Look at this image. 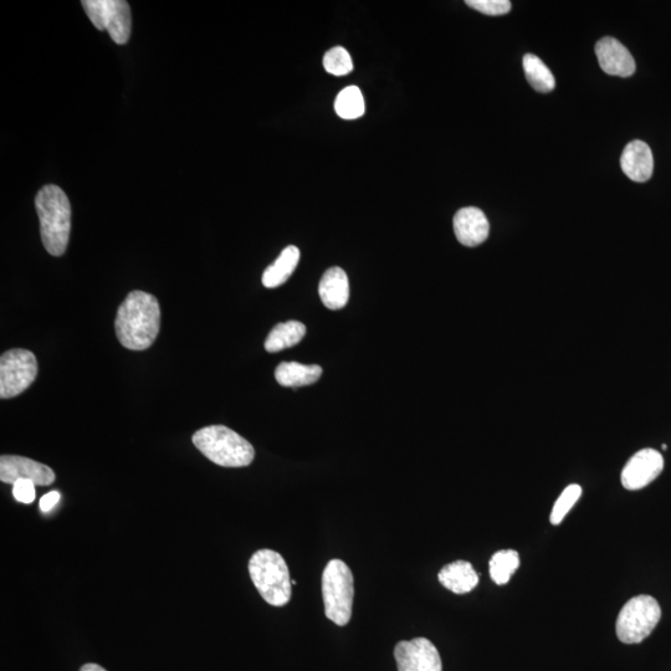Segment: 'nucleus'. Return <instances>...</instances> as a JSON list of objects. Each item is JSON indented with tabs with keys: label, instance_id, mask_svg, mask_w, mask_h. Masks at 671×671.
<instances>
[{
	"label": "nucleus",
	"instance_id": "a211bd4d",
	"mask_svg": "<svg viewBox=\"0 0 671 671\" xmlns=\"http://www.w3.org/2000/svg\"><path fill=\"white\" fill-rule=\"evenodd\" d=\"M300 261V250L295 245L285 248L281 252L278 260L271 264L263 274V284L265 288L275 289L286 283L293 275L297 264Z\"/></svg>",
	"mask_w": 671,
	"mask_h": 671
},
{
	"label": "nucleus",
	"instance_id": "7ed1b4c3",
	"mask_svg": "<svg viewBox=\"0 0 671 671\" xmlns=\"http://www.w3.org/2000/svg\"><path fill=\"white\" fill-rule=\"evenodd\" d=\"M192 442L210 462L224 468H244L255 458L253 445L224 425L199 429L193 434Z\"/></svg>",
	"mask_w": 671,
	"mask_h": 671
},
{
	"label": "nucleus",
	"instance_id": "ddd939ff",
	"mask_svg": "<svg viewBox=\"0 0 671 671\" xmlns=\"http://www.w3.org/2000/svg\"><path fill=\"white\" fill-rule=\"evenodd\" d=\"M454 232L460 244L474 248L489 238L490 224L483 210L476 207L460 209L455 214Z\"/></svg>",
	"mask_w": 671,
	"mask_h": 671
},
{
	"label": "nucleus",
	"instance_id": "9d476101",
	"mask_svg": "<svg viewBox=\"0 0 671 671\" xmlns=\"http://www.w3.org/2000/svg\"><path fill=\"white\" fill-rule=\"evenodd\" d=\"M664 469L663 455L654 449L635 453L622 471V485L630 491L640 490L653 483Z\"/></svg>",
	"mask_w": 671,
	"mask_h": 671
},
{
	"label": "nucleus",
	"instance_id": "2eb2a0df",
	"mask_svg": "<svg viewBox=\"0 0 671 671\" xmlns=\"http://www.w3.org/2000/svg\"><path fill=\"white\" fill-rule=\"evenodd\" d=\"M319 294L327 309H343L350 299V283L345 270L337 266L327 270L320 281Z\"/></svg>",
	"mask_w": 671,
	"mask_h": 671
},
{
	"label": "nucleus",
	"instance_id": "20e7f679",
	"mask_svg": "<svg viewBox=\"0 0 671 671\" xmlns=\"http://www.w3.org/2000/svg\"><path fill=\"white\" fill-rule=\"evenodd\" d=\"M249 575L260 596L274 607H284L291 598L290 571L280 555L273 550H259L249 561Z\"/></svg>",
	"mask_w": 671,
	"mask_h": 671
},
{
	"label": "nucleus",
	"instance_id": "cd10ccee",
	"mask_svg": "<svg viewBox=\"0 0 671 671\" xmlns=\"http://www.w3.org/2000/svg\"><path fill=\"white\" fill-rule=\"evenodd\" d=\"M80 671H107V670L100 667V665L90 663V664L83 665V667H81Z\"/></svg>",
	"mask_w": 671,
	"mask_h": 671
},
{
	"label": "nucleus",
	"instance_id": "423d86ee",
	"mask_svg": "<svg viewBox=\"0 0 671 671\" xmlns=\"http://www.w3.org/2000/svg\"><path fill=\"white\" fill-rule=\"evenodd\" d=\"M662 618L657 599L647 594L630 599L619 613L616 629L624 644H639L657 628Z\"/></svg>",
	"mask_w": 671,
	"mask_h": 671
},
{
	"label": "nucleus",
	"instance_id": "f8f14e48",
	"mask_svg": "<svg viewBox=\"0 0 671 671\" xmlns=\"http://www.w3.org/2000/svg\"><path fill=\"white\" fill-rule=\"evenodd\" d=\"M596 55L604 73L629 78L637 70L632 54L617 39L606 37L596 44Z\"/></svg>",
	"mask_w": 671,
	"mask_h": 671
},
{
	"label": "nucleus",
	"instance_id": "aec40b11",
	"mask_svg": "<svg viewBox=\"0 0 671 671\" xmlns=\"http://www.w3.org/2000/svg\"><path fill=\"white\" fill-rule=\"evenodd\" d=\"M524 71L527 81L537 92L547 94V92L555 89V76L539 56L526 54L524 56Z\"/></svg>",
	"mask_w": 671,
	"mask_h": 671
},
{
	"label": "nucleus",
	"instance_id": "f03ea898",
	"mask_svg": "<svg viewBox=\"0 0 671 671\" xmlns=\"http://www.w3.org/2000/svg\"><path fill=\"white\" fill-rule=\"evenodd\" d=\"M40 220V235L50 255L61 256L68 249L71 232V206L63 189L55 184L40 189L35 198Z\"/></svg>",
	"mask_w": 671,
	"mask_h": 671
},
{
	"label": "nucleus",
	"instance_id": "b1692460",
	"mask_svg": "<svg viewBox=\"0 0 671 671\" xmlns=\"http://www.w3.org/2000/svg\"><path fill=\"white\" fill-rule=\"evenodd\" d=\"M324 68L327 73L335 76L350 74L353 70L351 55L342 46H336L325 54Z\"/></svg>",
	"mask_w": 671,
	"mask_h": 671
},
{
	"label": "nucleus",
	"instance_id": "1a4fd4ad",
	"mask_svg": "<svg viewBox=\"0 0 671 671\" xmlns=\"http://www.w3.org/2000/svg\"><path fill=\"white\" fill-rule=\"evenodd\" d=\"M398 671H443L437 647L427 638L403 640L394 649Z\"/></svg>",
	"mask_w": 671,
	"mask_h": 671
},
{
	"label": "nucleus",
	"instance_id": "4be33fe9",
	"mask_svg": "<svg viewBox=\"0 0 671 671\" xmlns=\"http://www.w3.org/2000/svg\"><path fill=\"white\" fill-rule=\"evenodd\" d=\"M520 566L519 553L514 550L496 552L490 560V577L496 585L504 586Z\"/></svg>",
	"mask_w": 671,
	"mask_h": 671
},
{
	"label": "nucleus",
	"instance_id": "6ab92c4d",
	"mask_svg": "<svg viewBox=\"0 0 671 671\" xmlns=\"http://www.w3.org/2000/svg\"><path fill=\"white\" fill-rule=\"evenodd\" d=\"M306 335V327L299 321H288L279 324L271 330L265 341V350L276 353L294 347Z\"/></svg>",
	"mask_w": 671,
	"mask_h": 671
},
{
	"label": "nucleus",
	"instance_id": "39448f33",
	"mask_svg": "<svg viewBox=\"0 0 671 671\" xmlns=\"http://www.w3.org/2000/svg\"><path fill=\"white\" fill-rule=\"evenodd\" d=\"M322 597L326 617L337 626L345 627L351 621L355 581L345 562L332 560L322 575Z\"/></svg>",
	"mask_w": 671,
	"mask_h": 671
},
{
	"label": "nucleus",
	"instance_id": "bb28decb",
	"mask_svg": "<svg viewBox=\"0 0 671 671\" xmlns=\"http://www.w3.org/2000/svg\"><path fill=\"white\" fill-rule=\"evenodd\" d=\"M59 501L60 494L58 491H50V493L44 495L43 498L40 499V510L43 512H49L53 510L56 505H58Z\"/></svg>",
	"mask_w": 671,
	"mask_h": 671
},
{
	"label": "nucleus",
	"instance_id": "0eeeda50",
	"mask_svg": "<svg viewBox=\"0 0 671 671\" xmlns=\"http://www.w3.org/2000/svg\"><path fill=\"white\" fill-rule=\"evenodd\" d=\"M38 376V361L33 352L15 348L0 357V397H18Z\"/></svg>",
	"mask_w": 671,
	"mask_h": 671
},
{
	"label": "nucleus",
	"instance_id": "f3484780",
	"mask_svg": "<svg viewBox=\"0 0 671 671\" xmlns=\"http://www.w3.org/2000/svg\"><path fill=\"white\" fill-rule=\"evenodd\" d=\"M322 376V368L317 365L306 366L297 362L280 363L275 371L276 381L283 387H304L314 384Z\"/></svg>",
	"mask_w": 671,
	"mask_h": 671
},
{
	"label": "nucleus",
	"instance_id": "a878e982",
	"mask_svg": "<svg viewBox=\"0 0 671 671\" xmlns=\"http://www.w3.org/2000/svg\"><path fill=\"white\" fill-rule=\"evenodd\" d=\"M35 485L33 481L30 480H18L17 483L13 485V495L14 499L18 503L22 504H32L35 498H37V490H35Z\"/></svg>",
	"mask_w": 671,
	"mask_h": 671
},
{
	"label": "nucleus",
	"instance_id": "9b49d317",
	"mask_svg": "<svg viewBox=\"0 0 671 671\" xmlns=\"http://www.w3.org/2000/svg\"><path fill=\"white\" fill-rule=\"evenodd\" d=\"M30 480L38 486L55 483L56 475L48 465L19 455H3L0 458V480L5 484H15L18 480Z\"/></svg>",
	"mask_w": 671,
	"mask_h": 671
},
{
	"label": "nucleus",
	"instance_id": "393cba45",
	"mask_svg": "<svg viewBox=\"0 0 671 671\" xmlns=\"http://www.w3.org/2000/svg\"><path fill=\"white\" fill-rule=\"evenodd\" d=\"M466 5L480 13L491 15V17L505 15L511 10L509 0H466Z\"/></svg>",
	"mask_w": 671,
	"mask_h": 671
},
{
	"label": "nucleus",
	"instance_id": "6e6552de",
	"mask_svg": "<svg viewBox=\"0 0 671 671\" xmlns=\"http://www.w3.org/2000/svg\"><path fill=\"white\" fill-rule=\"evenodd\" d=\"M83 7L95 28L107 30L116 44L130 40L132 15L125 0H84Z\"/></svg>",
	"mask_w": 671,
	"mask_h": 671
},
{
	"label": "nucleus",
	"instance_id": "412c9836",
	"mask_svg": "<svg viewBox=\"0 0 671 671\" xmlns=\"http://www.w3.org/2000/svg\"><path fill=\"white\" fill-rule=\"evenodd\" d=\"M335 110L341 119H360L366 112L365 99L357 86H348L337 95Z\"/></svg>",
	"mask_w": 671,
	"mask_h": 671
},
{
	"label": "nucleus",
	"instance_id": "f257e3e1",
	"mask_svg": "<svg viewBox=\"0 0 671 671\" xmlns=\"http://www.w3.org/2000/svg\"><path fill=\"white\" fill-rule=\"evenodd\" d=\"M115 330L127 350H147L160 334V302L145 291H132L117 310Z\"/></svg>",
	"mask_w": 671,
	"mask_h": 671
},
{
	"label": "nucleus",
	"instance_id": "4468645a",
	"mask_svg": "<svg viewBox=\"0 0 671 671\" xmlns=\"http://www.w3.org/2000/svg\"><path fill=\"white\" fill-rule=\"evenodd\" d=\"M621 167L624 174L633 182L644 183L649 181L654 171V158L647 143L643 141L630 142L622 153Z\"/></svg>",
	"mask_w": 671,
	"mask_h": 671
},
{
	"label": "nucleus",
	"instance_id": "c85d7f7f",
	"mask_svg": "<svg viewBox=\"0 0 671 671\" xmlns=\"http://www.w3.org/2000/svg\"><path fill=\"white\" fill-rule=\"evenodd\" d=\"M291 585L296 586L297 582L295 580H291Z\"/></svg>",
	"mask_w": 671,
	"mask_h": 671
},
{
	"label": "nucleus",
	"instance_id": "5701e85b",
	"mask_svg": "<svg viewBox=\"0 0 671 671\" xmlns=\"http://www.w3.org/2000/svg\"><path fill=\"white\" fill-rule=\"evenodd\" d=\"M581 495L582 488L577 484H572L563 490L560 498H558L555 506H553L550 517L551 524L560 525L568 512L571 511L572 507L575 506L578 500H580Z\"/></svg>",
	"mask_w": 671,
	"mask_h": 671
},
{
	"label": "nucleus",
	"instance_id": "dca6fc26",
	"mask_svg": "<svg viewBox=\"0 0 671 671\" xmlns=\"http://www.w3.org/2000/svg\"><path fill=\"white\" fill-rule=\"evenodd\" d=\"M439 582L455 594H465L478 586L479 576L466 561H455L444 566L438 575Z\"/></svg>",
	"mask_w": 671,
	"mask_h": 671
}]
</instances>
